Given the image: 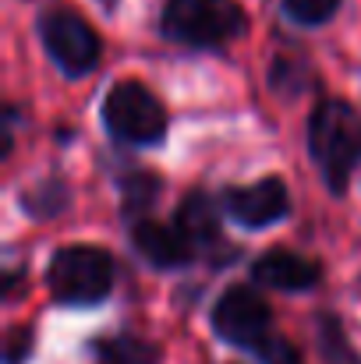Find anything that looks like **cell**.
<instances>
[{"mask_svg": "<svg viewBox=\"0 0 361 364\" xmlns=\"http://www.w3.org/2000/svg\"><path fill=\"white\" fill-rule=\"evenodd\" d=\"M36 39L46 53V60L71 82L93 75L103 60V39L93 28V21L75 11L71 4H46L36 11Z\"/></svg>", "mask_w": 361, "mask_h": 364, "instance_id": "5b68a950", "label": "cell"}, {"mask_svg": "<svg viewBox=\"0 0 361 364\" xmlns=\"http://www.w3.org/2000/svg\"><path fill=\"white\" fill-rule=\"evenodd\" d=\"M305 149L330 195H347L361 166V114L347 100H319L305 121Z\"/></svg>", "mask_w": 361, "mask_h": 364, "instance_id": "6da1fadb", "label": "cell"}, {"mask_svg": "<svg viewBox=\"0 0 361 364\" xmlns=\"http://www.w3.org/2000/svg\"><path fill=\"white\" fill-rule=\"evenodd\" d=\"M224 209L216 202V195H209L206 188H188L177 198L174 209V227L184 234V241L195 247V255H206L209 265H231V258H238L241 251L234 244L224 241Z\"/></svg>", "mask_w": 361, "mask_h": 364, "instance_id": "ba28073f", "label": "cell"}, {"mask_svg": "<svg viewBox=\"0 0 361 364\" xmlns=\"http://www.w3.org/2000/svg\"><path fill=\"white\" fill-rule=\"evenodd\" d=\"M209 329L220 343L251 354L273 329V308L255 283H231L209 308Z\"/></svg>", "mask_w": 361, "mask_h": 364, "instance_id": "8992f818", "label": "cell"}, {"mask_svg": "<svg viewBox=\"0 0 361 364\" xmlns=\"http://www.w3.org/2000/svg\"><path fill=\"white\" fill-rule=\"evenodd\" d=\"M71 202H75V188L57 170H50V173L28 181L25 188H18V209L28 220H36V223H46V220L64 216L71 209Z\"/></svg>", "mask_w": 361, "mask_h": 364, "instance_id": "8fae6325", "label": "cell"}, {"mask_svg": "<svg viewBox=\"0 0 361 364\" xmlns=\"http://www.w3.org/2000/svg\"><path fill=\"white\" fill-rule=\"evenodd\" d=\"M93 364H163V354L152 340L131 333V329H117L110 336H96L85 343Z\"/></svg>", "mask_w": 361, "mask_h": 364, "instance_id": "4fadbf2b", "label": "cell"}, {"mask_svg": "<svg viewBox=\"0 0 361 364\" xmlns=\"http://www.w3.org/2000/svg\"><path fill=\"white\" fill-rule=\"evenodd\" d=\"M36 354V329L32 326H11L4 333V347H0V361L4 364H28Z\"/></svg>", "mask_w": 361, "mask_h": 364, "instance_id": "e0dca14e", "label": "cell"}, {"mask_svg": "<svg viewBox=\"0 0 361 364\" xmlns=\"http://www.w3.org/2000/svg\"><path fill=\"white\" fill-rule=\"evenodd\" d=\"M251 358L258 364H305L301 350H298L283 333H273L269 340H262V343L251 350Z\"/></svg>", "mask_w": 361, "mask_h": 364, "instance_id": "ac0fdd59", "label": "cell"}, {"mask_svg": "<svg viewBox=\"0 0 361 364\" xmlns=\"http://www.w3.org/2000/svg\"><path fill=\"white\" fill-rule=\"evenodd\" d=\"M114 184H117L120 220H124L127 227L138 223V220H149L152 205H156L159 195H163V177H159L156 170H145V166H131V170L117 173Z\"/></svg>", "mask_w": 361, "mask_h": 364, "instance_id": "7c38bea8", "label": "cell"}, {"mask_svg": "<svg viewBox=\"0 0 361 364\" xmlns=\"http://www.w3.org/2000/svg\"><path fill=\"white\" fill-rule=\"evenodd\" d=\"M340 4L344 0H280V14L298 28H319L340 14Z\"/></svg>", "mask_w": 361, "mask_h": 364, "instance_id": "2e32d148", "label": "cell"}, {"mask_svg": "<svg viewBox=\"0 0 361 364\" xmlns=\"http://www.w3.org/2000/svg\"><path fill=\"white\" fill-rule=\"evenodd\" d=\"M224 216L241 230H266L291 216V188L280 173H266L251 184H224L216 191Z\"/></svg>", "mask_w": 361, "mask_h": 364, "instance_id": "52a82bcc", "label": "cell"}, {"mask_svg": "<svg viewBox=\"0 0 361 364\" xmlns=\"http://www.w3.org/2000/svg\"><path fill=\"white\" fill-rule=\"evenodd\" d=\"M308 329H312V343H315V354L323 364H361V354L355 350L347 326L337 311H330V308L312 311Z\"/></svg>", "mask_w": 361, "mask_h": 364, "instance_id": "5bb4252c", "label": "cell"}, {"mask_svg": "<svg viewBox=\"0 0 361 364\" xmlns=\"http://www.w3.org/2000/svg\"><path fill=\"white\" fill-rule=\"evenodd\" d=\"M248 283H255L258 290L308 294L323 283V262L294 247H266L248 262Z\"/></svg>", "mask_w": 361, "mask_h": 364, "instance_id": "9c48e42d", "label": "cell"}, {"mask_svg": "<svg viewBox=\"0 0 361 364\" xmlns=\"http://www.w3.org/2000/svg\"><path fill=\"white\" fill-rule=\"evenodd\" d=\"M312 82H315V71H312V64L301 53H276L269 60V68H266V85L280 100L305 96L312 89Z\"/></svg>", "mask_w": 361, "mask_h": 364, "instance_id": "9a60e30c", "label": "cell"}, {"mask_svg": "<svg viewBox=\"0 0 361 364\" xmlns=\"http://www.w3.org/2000/svg\"><path fill=\"white\" fill-rule=\"evenodd\" d=\"M46 290L61 308H96L114 294L117 258L100 244H61L46 262Z\"/></svg>", "mask_w": 361, "mask_h": 364, "instance_id": "7a4b0ae2", "label": "cell"}, {"mask_svg": "<svg viewBox=\"0 0 361 364\" xmlns=\"http://www.w3.org/2000/svg\"><path fill=\"white\" fill-rule=\"evenodd\" d=\"M127 244L156 272H177V269H188L199 258L195 247L184 241V234L174 223H163V220H152V216L127 227Z\"/></svg>", "mask_w": 361, "mask_h": 364, "instance_id": "30bf717a", "label": "cell"}, {"mask_svg": "<svg viewBox=\"0 0 361 364\" xmlns=\"http://www.w3.org/2000/svg\"><path fill=\"white\" fill-rule=\"evenodd\" d=\"M100 124L107 138L124 149H156L170 131V114L163 100L138 78L114 82L100 100Z\"/></svg>", "mask_w": 361, "mask_h": 364, "instance_id": "277c9868", "label": "cell"}, {"mask_svg": "<svg viewBox=\"0 0 361 364\" xmlns=\"http://www.w3.org/2000/svg\"><path fill=\"white\" fill-rule=\"evenodd\" d=\"M156 32L188 50H227L248 32V14L238 0H163Z\"/></svg>", "mask_w": 361, "mask_h": 364, "instance_id": "3957f363", "label": "cell"}, {"mask_svg": "<svg viewBox=\"0 0 361 364\" xmlns=\"http://www.w3.org/2000/svg\"><path fill=\"white\" fill-rule=\"evenodd\" d=\"M100 4H107V7H114V4H117V0H100Z\"/></svg>", "mask_w": 361, "mask_h": 364, "instance_id": "d6986e66", "label": "cell"}]
</instances>
